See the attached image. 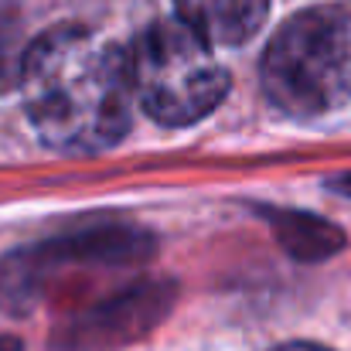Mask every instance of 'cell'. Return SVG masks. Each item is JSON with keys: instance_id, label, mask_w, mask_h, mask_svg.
<instances>
[{"instance_id": "4", "label": "cell", "mask_w": 351, "mask_h": 351, "mask_svg": "<svg viewBox=\"0 0 351 351\" xmlns=\"http://www.w3.org/2000/svg\"><path fill=\"white\" fill-rule=\"evenodd\" d=\"M174 7L181 21L212 45L249 41L269 14V0H174Z\"/></svg>"}, {"instance_id": "7", "label": "cell", "mask_w": 351, "mask_h": 351, "mask_svg": "<svg viewBox=\"0 0 351 351\" xmlns=\"http://www.w3.org/2000/svg\"><path fill=\"white\" fill-rule=\"evenodd\" d=\"M273 351H328V348H321V345H304V341H297V345H283V348H273Z\"/></svg>"}, {"instance_id": "5", "label": "cell", "mask_w": 351, "mask_h": 351, "mask_svg": "<svg viewBox=\"0 0 351 351\" xmlns=\"http://www.w3.org/2000/svg\"><path fill=\"white\" fill-rule=\"evenodd\" d=\"M280 242L300 259H324L341 249V232L311 215H283L280 219Z\"/></svg>"}, {"instance_id": "1", "label": "cell", "mask_w": 351, "mask_h": 351, "mask_svg": "<svg viewBox=\"0 0 351 351\" xmlns=\"http://www.w3.org/2000/svg\"><path fill=\"white\" fill-rule=\"evenodd\" d=\"M17 82L34 130L58 150H106L130 130L136 99L130 58L82 24H62L31 41Z\"/></svg>"}, {"instance_id": "3", "label": "cell", "mask_w": 351, "mask_h": 351, "mask_svg": "<svg viewBox=\"0 0 351 351\" xmlns=\"http://www.w3.org/2000/svg\"><path fill=\"white\" fill-rule=\"evenodd\" d=\"M126 58L140 106L164 126L205 119L229 93V75L215 58L212 41L184 21L150 24L136 34Z\"/></svg>"}, {"instance_id": "2", "label": "cell", "mask_w": 351, "mask_h": 351, "mask_svg": "<svg viewBox=\"0 0 351 351\" xmlns=\"http://www.w3.org/2000/svg\"><path fill=\"white\" fill-rule=\"evenodd\" d=\"M263 89L283 113L324 117L351 103V7L290 17L263 55Z\"/></svg>"}, {"instance_id": "6", "label": "cell", "mask_w": 351, "mask_h": 351, "mask_svg": "<svg viewBox=\"0 0 351 351\" xmlns=\"http://www.w3.org/2000/svg\"><path fill=\"white\" fill-rule=\"evenodd\" d=\"M147 300H150V297H147ZM147 300H143V304H147ZM143 304H140V307H130V304L123 300V304H119V314H123L126 321H143ZM110 324H113V311L106 307L103 314H96V321H93V328L99 331V328H110ZM117 324H119V321H117Z\"/></svg>"}]
</instances>
